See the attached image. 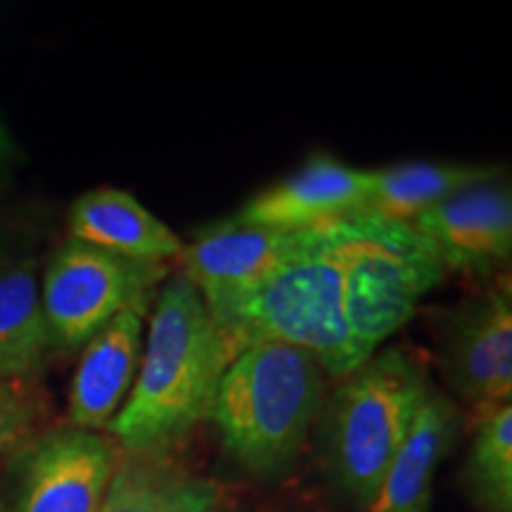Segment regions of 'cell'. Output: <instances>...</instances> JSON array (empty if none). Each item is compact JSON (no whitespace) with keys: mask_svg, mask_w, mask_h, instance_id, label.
<instances>
[{"mask_svg":"<svg viewBox=\"0 0 512 512\" xmlns=\"http://www.w3.org/2000/svg\"><path fill=\"white\" fill-rule=\"evenodd\" d=\"M446 273L413 226L361 209L297 230L254 290L209 313L233 358L261 342L290 344L342 380L411 320Z\"/></svg>","mask_w":512,"mask_h":512,"instance_id":"6da1fadb","label":"cell"},{"mask_svg":"<svg viewBox=\"0 0 512 512\" xmlns=\"http://www.w3.org/2000/svg\"><path fill=\"white\" fill-rule=\"evenodd\" d=\"M131 394L107 432L126 456L162 458L209 420L230 349L183 275L166 280L150 306Z\"/></svg>","mask_w":512,"mask_h":512,"instance_id":"7a4b0ae2","label":"cell"},{"mask_svg":"<svg viewBox=\"0 0 512 512\" xmlns=\"http://www.w3.org/2000/svg\"><path fill=\"white\" fill-rule=\"evenodd\" d=\"M325 370L309 351L280 342L242 349L221 377L209 420L247 472H283L323 406Z\"/></svg>","mask_w":512,"mask_h":512,"instance_id":"3957f363","label":"cell"},{"mask_svg":"<svg viewBox=\"0 0 512 512\" xmlns=\"http://www.w3.org/2000/svg\"><path fill=\"white\" fill-rule=\"evenodd\" d=\"M432 394L413 354L380 349L339 380L323 411V456L332 479L363 508Z\"/></svg>","mask_w":512,"mask_h":512,"instance_id":"277c9868","label":"cell"},{"mask_svg":"<svg viewBox=\"0 0 512 512\" xmlns=\"http://www.w3.org/2000/svg\"><path fill=\"white\" fill-rule=\"evenodd\" d=\"M169 278L166 264H147L67 238L41 275V304L53 351L72 354L124 311H150Z\"/></svg>","mask_w":512,"mask_h":512,"instance_id":"5b68a950","label":"cell"},{"mask_svg":"<svg viewBox=\"0 0 512 512\" xmlns=\"http://www.w3.org/2000/svg\"><path fill=\"white\" fill-rule=\"evenodd\" d=\"M439 368L451 392L479 411L512 396V294L508 280L446 311Z\"/></svg>","mask_w":512,"mask_h":512,"instance_id":"8992f818","label":"cell"},{"mask_svg":"<svg viewBox=\"0 0 512 512\" xmlns=\"http://www.w3.org/2000/svg\"><path fill=\"white\" fill-rule=\"evenodd\" d=\"M119 451L100 432L69 427L31 444L12 512H100Z\"/></svg>","mask_w":512,"mask_h":512,"instance_id":"52a82bcc","label":"cell"},{"mask_svg":"<svg viewBox=\"0 0 512 512\" xmlns=\"http://www.w3.org/2000/svg\"><path fill=\"white\" fill-rule=\"evenodd\" d=\"M411 226L446 271L494 273L512 256V190L505 178L472 185L420 214Z\"/></svg>","mask_w":512,"mask_h":512,"instance_id":"ba28073f","label":"cell"},{"mask_svg":"<svg viewBox=\"0 0 512 512\" xmlns=\"http://www.w3.org/2000/svg\"><path fill=\"white\" fill-rule=\"evenodd\" d=\"M294 235L297 230L256 228L235 219L214 223L183 245L181 275L200 292L207 311H216L254 290L285 259Z\"/></svg>","mask_w":512,"mask_h":512,"instance_id":"9c48e42d","label":"cell"},{"mask_svg":"<svg viewBox=\"0 0 512 512\" xmlns=\"http://www.w3.org/2000/svg\"><path fill=\"white\" fill-rule=\"evenodd\" d=\"M368 171L316 155L249 200L235 221L268 230H306L366 207Z\"/></svg>","mask_w":512,"mask_h":512,"instance_id":"30bf717a","label":"cell"},{"mask_svg":"<svg viewBox=\"0 0 512 512\" xmlns=\"http://www.w3.org/2000/svg\"><path fill=\"white\" fill-rule=\"evenodd\" d=\"M145 313H119L83 344L69 387V422L76 430H107L126 403L143 356Z\"/></svg>","mask_w":512,"mask_h":512,"instance_id":"8fae6325","label":"cell"},{"mask_svg":"<svg viewBox=\"0 0 512 512\" xmlns=\"http://www.w3.org/2000/svg\"><path fill=\"white\" fill-rule=\"evenodd\" d=\"M67 226L69 238L124 259L166 264L183 252V242L174 230L131 192L110 185L76 197L69 207Z\"/></svg>","mask_w":512,"mask_h":512,"instance_id":"7c38bea8","label":"cell"},{"mask_svg":"<svg viewBox=\"0 0 512 512\" xmlns=\"http://www.w3.org/2000/svg\"><path fill=\"white\" fill-rule=\"evenodd\" d=\"M456 427L451 401L437 392L427 396L363 512H430L434 477L456 439Z\"/></svg>","mask_w":512,"mask_h":512,"instance_id":"4fadbf2b","label":"cell"},{"mask_svg":"<svg viewBox=\"0 0 512 512\" xmlns=\"http://www.w3.org/2000/svg\"><path fill=\"white\" fill-rule=\"evenodd\" d=\"M501 166L458 162H408L368 171L366 211L396 223H411L448 197L472 185L501 178Z\"/></svg>","mask_w":512,"mask_h":512,"instance_id":"5bb4252c","label":"cell"},{"mask_svg":"<svg viewBox=\"0 0 512 512\" xmlns=\"http://www.w3.org/2000/svg\"><path fill=\"white\" fill-rule=\"evenodd\" d=\"M50 354L55 351L41 304L38 259L31 256L0 273V377L36 382Z\"/></svg>","mask_w":512,"mask_h":512,"instance_id":"9a60e30c","label":"cell"},{"mask_svg":"<svg viewBox=\"0 0 512 512\" xmlns=\"http://www.w3.org/2000/svg\"><path fill=\"white\" fill-rule=\"evenodd\" d=\"M100 512H219V491L162 458L126 456L119 458Z\"/></svg>","mask_w":512,"mask_h":512,"instance_id":"2e32d148","label":"cell"},{"mask_svg":"<svg viewBox=\"0 0 512 512\" xmlns=\"http://www.w3.org/2000/svg\"><path fill=\"white\" fill-rule=\"evenodd\" d=\"M465 486L479 512H512V406L482 408L465 465Z\"/></svg>","mask_w":512,"mask_h":512,"instance_id":"e0dca14e","label":"cell"},{"mask_svg":"<svg viewBox=\"0 0 512 512\" xmlns=\"http://www.w3.org/2000/svg\"><path fill=\"white\" fill-rule=\"evenodd\" d=\"M43 415V399L36 382L0 377V465L29 439Z\"/></svg>","mask_w":512,"mask_h":512,"instance_id":"ac0fdd59","label":"cell"},{"mask_svg":"<svg viewBox=\"0 0 512 512\" xmlns=\"http://www.w3.org/2000/svg\"><path fill=\"white\" fill-rule=\"evenodd\" d=\"M38 242H41L38 219L22 209L0 207V273L36 256Z\"/></svg>","mask_w":512,"mask_h":512,"instance_id":"d6986e66","label":"cell"},{"mask_svg":"<svg viewBox=\"0 0 512 512\" xmlns=\"http://www.w3.org/2000/svg\"><path fill=\"white\" fill-rule=\"evenodd\" d=\"M22 159L24 157L22 152H19L15 138H12L8 124L0 117V178H3V181H10L12 169H17V166L22 164Z\"/></svg>","mask_w":512,"mask_h":512,"instance_id":"ffe728a7","label":"cell"},{"mask_svg":"<svg viewBox=\"0 0 512 512\" xmlns=\"http://www.w3.org/2000/svg\"><path fill=\"white\" fill-rule=\"evenodd\" d=\"M5 183H8V181H3V178H0V192H3V188H5Z\"/></svg>","mask_w":512,"mask_h":512,"instance_id":"44dd1931","label":"cell"}]
</instances>
